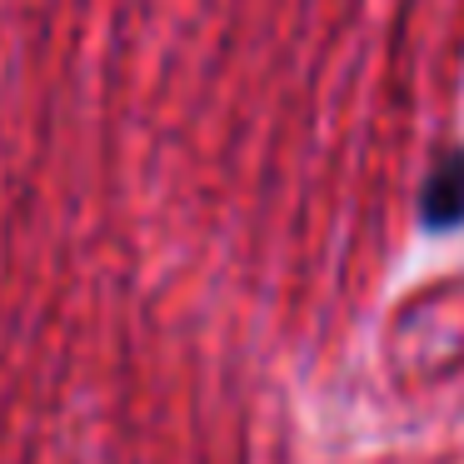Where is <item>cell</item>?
Wrapping results in <instances>:
<instances>
[{"label": "cell", "instance_id": "1", "mask_svg": "<svg viewBox=\"0 0 464 464\" xmlns=\"http://www.w3.org/2000/svg\"><path fill=\"white\" fill-rule=\"evenodd\" d=\"M420 220L434 235L464 225V150H444L434 160L430 180H424V195H420Z\"/></svg>", "mask_w": 464, "mask_h": 464}]
</instances>
